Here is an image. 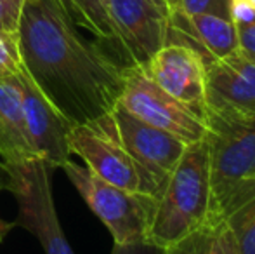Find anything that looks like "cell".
Segmentation results:
<instances>
[{
    "label": "cell",
    "mask_w": 255,
    "mask_h": 254,
    "mask_svg": "<svg viewBox=\"0 0 255 254\" xmlns=\"http://www.w3.org/2000/svg\"><path fill=\"white\" fill-rule=\"evenodd\" d=\"M111 254H165V248L154 244L149 239L127 244H115Z\"/></svg>",
    "instance_id": "44dd1931"
},
{
    "label": "cell",
    "mask_w": 255,
    "mask_h": 254,
    "mask_svg": "<svg viewBox=\"0 0 255 254\" xmlns=\"http://www.w3.org/2000/svg\"><path fill=\"white\" fill-rule=\"evenodd\" d=\"M24 70L17 33L0 31V78L16 77Z\"/></svg>",
    "instance_id": "ac0fdd59"
},
{
    "label": "cell",
    "mask_w": 255,
    "mask_h": 254,
    "mask_svg": "<svg viewBox=\"0 0 255 254\" xmlns=\"http://www.w3.org/2000/svg\"><path fill=\"white\" fill-rule=\"evenodd\" d=\"M210 214V164L207 143L188 145L170 174L154 213L149 241L167 249L202 227Z\"/></svg>",
    "instance_id": "7a4b0ae2"
},
{
    "label": "cell",
    "mask_w": 255,
    "mask_h": 254,
    "mask_svg": "<svg viewBox=\"0 0 255 254\" xmlns=\"http://www.w3.org/2000/svg\"><path fill=\"white\" fill-rule=\"evenodd\" d=\"M167 44H184L195 49L205 64L224 59L238 51V33L231 19L214 14L182 16L170 12V31Z\"/></svg>",
    "instance_id": "4fadbf2b"
},
{
    "label": "cell",
    "mask_w": 255,
    "mask_h": 254,
    "mask_svg": "<svg viewBox=\"0 0 255 254\" xmlns=\"http://www.w3.org/2000/svg\"><path fill=\"white\" fill-rule=\"evenodd\" d=\"M26 136L37 159L61 167L71 157L70 134L75 124L68 120L44 96L24 68L19 75Z\"/></svg>",
    "instance_id": "30bf717a"
},
{
    "label": "cell",
    "mask_w": 255,
    "mask_h": 254,
    "mask_svg": "<svg viewBox=\"0 0 255 254\" xmlns=\"http://www.w3.org/2000/svg\"><path fill=\"white\" fill-rule=\"evenodd\" d=\"M165 254H238V248L228 223L208 218L202 227L168 246Z\"/></svg>",
    "instance_id": "2e32d148"
},
{
    "label": "cell",
    "mask_w": 255,
    "mask_h": 254,
    "mask_svg": "<svg viewBox=\"0 0 255 254\" xmlns=\"http://www.w3.org/2000/svg\"><path fill=\"white\" fill-rule=\"evenodd\" d=\"M24 0H0V31L17 33Z\"/></svg>",
    "instance_id": "ffe728a7"
},
{
    "label": "cell",
    "mask_w": 255,
    "mask_h": 254,
    "mask_svg": "<svg viewBox=\"0 0 255 254\" xmlns=\"http://www.w3.org/2000/svg\"><path fill=\"white\" fill-rule=\"evenodd\" d=\"M10 185V176L9 169H7V164L0 160V192H9Z\"/></svg>",
    "instance_id": "cb8c5ba5"
},
{
    "label": "cell",
    "mask_w": 255,
    "mask_h": 254,
    "mask_svg": "<svg viewBox=\"0 0 255 254\" xmlns=\"http://www.w3.org/2000/svg\"><path fill=\"white\" fill-rule=\"evenodd\" d=\"M118 105L139 120L175 136L186 145L205 141V117L158 87L142 68H125Z\"/></svg>",
    "instance_id": "52a82bcc"
},
{
    "label": "cell",
    "mask_w": 255,
    "mask_h": 254,
    "mask_svg": "<svg viewBox=\"0 0 255 254\" xmlns=\"http://www.w3.org/2000/svg\"><path fill=\"white\" fill-rule=\"evenodd\" d=\"M170 12H177L182 16L214 14L231 19V0H174Z\"/></svg>",
    "instance_id": "d6986e66"
},
{
    "label": "cell",
    "mask_w": 255,
    "mask_h": 254,
    "mask_svg": "<svg viewBox=\"0 0 255 254\" xmlns=\"http://www.w3.org/2000/svg\"><path fill=\"white\" fill-rule=\"evenodd\" d=\"M9 192L17 202V218L10 228H24L40 242L44 254H75L61 228L52 197V174L56 167L45 160L7 164Z\"/></svg>",
    "instance_id": "5b68a950"
},
{
    "label": "cell",
    "mask_w": 255,
    "mask_h": 254,
    "mask_svg": "<svg viewBox=\"0 0 255 254\" xmlns=\"http://www.w3.org/2000/svg\"><path fill=\"white\" fill-rule=\"evenodd\" d=\"M217 220L228 223L238 254H255V192L240 199Z\"/></svg>",
    "instance_id": "e0dca14e"
},
{
    "label": "cell",
    "mask_w": 255,
    "mask_h": 254,
    "mask_svg": "<svg viewBox=\"0 0 255 254\" xmlns=\"http://www.w3.org/2000/svg\"><path fill=\"white\" fill-rule=\"evenodd\" d=\"M10 230V225L9 223H3V221H0V242L3 241V237H5V234Z\"/></svg>",
    "instance_id": "d4e9b609"
},
{
    "label": "cell",
    "mask_w": 255,
    "mask_h": 254,
    "mask_svg": "<svg viewBox=\"0 0 255 254\" xmlns=\"http://www.w3.org/2000/svg\"><path fill=\"white\" fill-rule=\"evenodd\" d=\"M144 71L172 98L205 112V61L184 44H167L149 59Z\"/></svg>",
    "instance_id": "7c38bea8"
},
{
    "label": "cell",
    "mask_w": 255,
    "mask_h": 254,
    "mask_svg": "<svg viewBox=\"0 0 255 254\" xmlns=\"http://www.w3.org/2000/svg\"><path fill=\"white\" fill-rule=\"evenodd\" d=\"M249 2H250V3H252V5L255 7V0H249Z\"/></svg>",
    "instance_id": "4316f807"
},
{
    "label": "cell",
    "mask_w": 255,
    "mask_h": 254,
    "mask_svg": "<svg viewBox=\"0 0 255 254\" xmlns=\"http://www.w3.org/2000/svg\"><path fill=\"white\" fill-rule=\"evenodd\" d=\"M158 2H161L165 7H167L168 10H172V7H174V0H158Z\"/></svg>",
    "instance_id": "484cf974"
},
{
    "label": "cell",
    "mask_w": 255,
    "mask_h": 254,
    "mask_svg": "<svg viewBox=\"0 0 255 254\" xmlns=\"http://www.w3.org/2000/svg\"><path fill=\"white\" fill-rule=\"evenodd\" d=\"M236 33H238V52L255 61V21L236 26Z\"/></svg>",
    "instance_id": "7402d4cb"
},
{
    "label": "cell",
    "mask_w": 255,
    "mask_h": 254,
    "mask_svg": "<svg viewBox=\"0 0 255 254\" xmlns=\"http://www.w3.org/2000/svg\"><path fill=\"white\" fill-rule=\"evenodd\" d=\"M70 152L84 159L85 166L108 183L160 199V188L124 146L111 113L71 129Z\"/></svg>",
    "instance_id": "8992f818"
},
{
    "label": "cell",
    "mask_w": 255,
    "mask_h": 254,
    "mask_svg": "<svg viewBox=\"0 0 255 254\" xmlns=\"http://www.w3.org/2000/svg\"><path fill=\"white\" fill-rule=\"evenodd\" d=\"M210 164V214L219 218L240 195L255 190V119L203 112Z\"/></svg>",
    "instance_id": "3957f363"
},
{
    "label": "cell",
    "mask_w": 255,
    "mask_h": 254,
    "mask_svg": "<svg viewBox=\"0 0 255 254\" xmlns=\"http://www.w3.org/2000/svg\"><path fill=\"white\" fill-rule=\"evenodd\" d=\"M0 159L5 164L37 159L28 141L19 78H0Z\"/></svg>",
    "instance_id": "5bb4252c"
},
{
    "label": "cell",
    "mask_w": 255,
    "mask_h": 254,
    "mask_svg": "<svg viewBox=\"0 0 255 254\" xmlns=\"http://www.w3.org/2000/svg\"><path fill=\"white\" fill-rule=\"evenodd\" d=\"M61 169L92 213L110 230L115 244L139 242L149 237L158 206L156 197L115 187L92 173L87 166H80L71 159Z\"/></svg>",
    "instance_id": "277c9868"
},
{
    "label": "cell",
    "mask_w": 255,
    "mask_h": 254,
    "mask_svg": "<svg viewBox=\"0 0 255 254\" xmlns=\"http://www.w3.org/2000/svg\"><path fill=\"white\" fill-rule=\"evenodd\" d=\"M17 40L31 80L75 126L118 105L125 66L85 38L57 0H24Z\"/></svg>",
    "instance_id": "6da1fadb"
},
{
    "label": "cell",
    "mask_w": 255,
    "mask_h": 254,
    "mask_svg": "<svg viewBox=\"0 0 255 254\" xmlns=\"http://www.w3.org/2000/svg\"><path fill=\"white\" fill-rule=\"evenodd\" d=\"M111 115L127 152L154 181L160 192H163L188 145L175 136L139 120L120 105L115 106Z\"/></svg>",
    "instance_id": "9c48e42d"
},
{
    "label": "cell",
    "mask_w": 255,
    "mask_h": 254,
    "mask_svg": "<svg viewBox=\"0 0 255 254\" xmlns=\"http://www.w3.org/2000/svg\"><path fill=\"white\" fill-rule=\"evenodd\" d=\"M57 3L63 7L75 26L91 33L92 40L101 44L124 66L117 31L108 16L104 0H57Z\"/></svg>",
    "instance_id": "9a60e30c"
},
{
    "label": "cell",
    "mask_w": 255,
    "mask_h": 254,
    "mask_svg": "<svg viewBox=\"0 0 255 254\" xmlns=\"http://www.w3.org/2000/svg\"><path fill=\"white\" fill-rule=\"evenodd\" d=\"M125 68L144 70L168 42L170 10L158 0H104Z\"/></svg>",
    "instance_id": "ba28073f"
},
{
    "label": "cell",
    "mask_w": 255,
    "mask_h": 254,
    "mask_svg": "<svg viewBox=\"0 0 255 254\" xmlns=\"http://www.w3.org/2000/svg\"><path fill=\"white\" fill-rule=\"evenodd\" d=\"M205 112L255 119V61L236 51L205 64Z\"/></svg>",
    "instance_id": "8fae6325"
},
{
    "label": "cell",
    "mask_w": 255,
    "mask_h": 254,
    "mask_svg": "<svg viewBox=\"0 0 255 254\" xmlns=\"http://www.w3.org/2000/svg\"><path fill=\"white\" fill-rule=\"evenodd\" d=\"M231 21L235 23V26L254 23L255 7L249 0H231Z\"/></svg>",
    "instance_id": "603a6c76"
}]
</instances>
